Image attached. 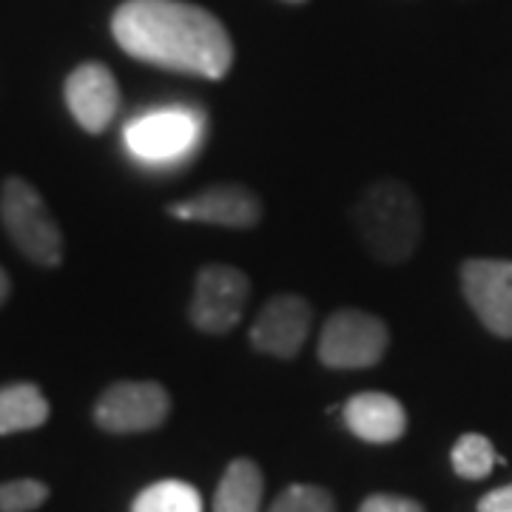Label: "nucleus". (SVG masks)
I'll return each mask as SVG.
<instances>
[{
	"label": "nucleus",
	"instance_id": "1",
	"mask_svg": "<svg viewBox=\"0 0 512 512\" xmlns=\"http://www.w3.org/2000/svg\"><path fill=\"white\" fill-rule=\"evenodd\" d=\"M111 32L120 49L171 72L220 80L234 66V43L208 9L183 0H126Z\"/></svg>",
	"mask_w": 512,
	"mask_h": 512
},
{
	"label": "nucleus",
	"instance_id": "2",
	"mask_svg": "<svg viewBox=\"0 0 512 512\" xmlns=\"http://www.w3.org/2000/svg\"><path fill=\"white\" fill-rule=\"evenodd\" d=\"M367 254L384 265H402L421 242V205L413 188L399 180H379L350 208Z\"/></svg>",
	"mask_w": 512,
	"mask_h": 512
},
{
	"label": "nucleus",
	"instance_id": "3",
	"mask_svg": "<svg viewBox=\"0 0 512 512\" xmlns=\"http://www.w3.org/2000/svg\"><path fill=\"white\" fill-rule=\"evenodd\" d=\"M0 222L23 256L35 265L57 268L63 259V234L52 211L32 183L9 177L0 188Z\"/></svg>",
	"mask_w": 512,
	"mask_h": 512
},
{
	"label": "nucleus",
	"instance_id": "4",
	"mask_svg": "<svg viewBox=\"0 0 512 512\" xmlns=\"http://www.w3.org/2000/svg\"><path fill=\"white\" fill-rule=\"evenodd\" d=\"M390 348V328L376 313L342 308L319 336V362L333 370H362L382 362Z\"/></svg>",
	"mask_w": 512,
	"mask_h": 512
},
{
	"label": "nucleus",
	"instance_id": "5",
	"mask_svg": "<svg viewBox=\"0 0 512 512\" xmlns=\"http://www.w3.org/2000/svg\"><path fill=\"white\" fill-rule=\"evenodd\" d=\"M251 299V279L242 274L234 265L222 262H208L202 265L197 282H194V296L188 316L194 328L202 333L222 336L234 330L242 319Z\"/></svg>",
	"mask_w": 512,
	"mask_h": 512
},
{
	"label": "nucleus",
	"instance_id": "6",
	"mask_svg": "<svg viewBox=\"0 0 512 512\" xmlns=\"http://www.w3.org/2000/svg\"><path fill=\"white\" fill-rule=\"evenodd\" d=\"M171 413V396L157 382H117L97 399L94 421L106 433H148Z\"/></svg>",
	"mask_w": 512,
	"mask_h": 512
},
{
	"label": "nucleus",
	"instance_id": "7",
	"mask_svg": "<svg viewBox=\"0 0 512 512\" xmlns=\"http://www.w3.org/2000/svg\"><path fill=\"white\" fill-rule=\"evenodd\" d=\"M461 291L484 328L512 339V262L467 259L461 265Z\"/></svg>",
	"mask_w": 512,
	"mask_h": 512
},
{
	"label": "nucleus",
	"instance_id": "8",
	"mask_svg": "<svg viewBox=\"0 0 512 512\" xmlns=\"http://www.w3.org/2000/svg\"><path fill=\"white\" fill-rule=\"evenodd\" d=\"M311 322L313 311L308 299L296 293H279L265 302L248 339L259 353H268L276 359H293L311 333Z\"/></svg>",
	"mask_w": 512,
	"mask_h": 512
},
{
	"label": "nucleus",
	"instance_id": "9",
	"mask_svg": "<svg viewBox=\"0 0 512 512\" xmlns=\"http://www.w3.org/2000/svg\"><path fill=\"white\" fill-rule=\"evenodd\" d=\"M174 220L220 225V228H254L262 220V200L256 191L237 183L211 185L183 202H171Z\"/></svg>",
	"mask_w": 512,
	"mask_h": 512
},
{
	"label": "nucleus",
	"instance_id": "10",
	"mask_svg": "<svg viewBox=\"0 0 512 512\" xmlns=\"http://www.w3.org/2000/svg\"><path fill=\"white\" fill-rule=\"evenodd\" d=\"M66 106L83 131H106L120 109V89L114 74L103 63L77 66L66 80Z\"/></svg>",
	"mask_w": 512,
	"mask_h": 512
},
{
	"label": "nucleus",
	"instance_id": "11",
	"mask_svg": "<svg viewBox=\"0 0 512 512\" xmlns=\"http://www.w3.org/2000/svg\"><path fill=\"white\" fill-rule=\"evenodd\" d=\"M200 131V120L183 109L151 111L140 120H131L126 128L128 148L143 160H171L180 157L185 148L194 146Z\"/></svg>",
	"mask_w": 512,
	"mask_h": 512
},
{
	"label": "nucleus",
	"instance_id": "12",
	"mask_svg": "<svg viewBox=\"0 0 512 512\" xmlns=\"http://www.w3.org/2000/svg\"><path fill=\"white\" fill-rule=\"evenodd\" d=\"M345 424L353 436L370 444L399 441L407 430V413L399 399L387 393H356L345 404Z\"/></svg>",
	"mask_w": 512,
	"mask_h": 512
},
{
	"label": "nucleus",
	"instance_id": "13",
	"mask_svg": "<svg viewBox=\"0 0 512 512\" xmlns=\"http://www.w3.org/2000/svg\"><path fill=\"white\" fill-rule=\"evenodd\" d=\"M52 407L37 384L18 382L0 387V436L37 430L49 421Z\"/></svg>",
	"mask_w": 512,
	"mask_h": 512
},
{
	"label": "nucleus",
	"instance_id": "14",
	"mask_svg": "<svg viewBox=\"0 0 512 512\" xmlns=\"http://www.w3.org/2000/svg\"><path fill=\"white\" fill-rule=\"evenodd\" d=\"M262 490H265L262 470L251 458H237L228 464L220 487H217L214 512H259Z\"/></svg>",
	"mask_w": 512,
	"mask_h": 512
},
{
	"label": "nucleus",
	"instance_id": "15",
	"mask_svg": "<svg viewBox=\"0 0 512 512\" xmlns=\"http://www.w3.org/2000/svg\"><path fill=\"white\" fill-rule=\"evenodd\" d=\"M131 512H202V498L185 481H157L134 498Z\"/></svg>",
	"mask_w": 512,
	"mask_h": 512
},
{
	"label": "nucleus",
	"instance_id": "16",
	"mask_svg": "<svg viewBox=\"0 0 512 512\" xmlns=\"http://www.w3.org/2000/svg\"><path fill=\"white\" fill-rule=\"evenodd\" d=\"M495 450L493 441L478 433H467L456 441L453 447V470L467 481H481L493 473L495 467Z\"/></svg>",
	"mask_w": 512,
	"mask_h": 512
},
{
	"label": "nucleus",
	"instance_id": "17",
	"mask_svg": "<svg viewBox=\"0 0 512 512\" xmlns=\"http://www.w3.org/2000/svg\"><path fill=\"white\" fill-rule=\"evenodd\" d=\"M268 512H336V501L325 487L313 484H291L276 495Z\"/></svg>",
	"mask_w": 512,
	"mask_h": 512
},
{
	"label": "nucleus",
	"instance_id": "18",
	"mask_svg": "<svg viewBox=\"0 0 512 512\" xmlns=\"http://www.w3.org/2000/svg\"><path fill=\"white\" fill-rule=\"evenodd\" d=\"M49 487L35 478H18L0 484V512H32L46 504Z\"/></svg>",
	"mask_w": 512,
	"mask_h": 512
},
{
	"label": "nucleus",
	"instance_id": "19",
	"mask_svg": "<svg viewBox=\"0 0 512 512\" xmlns=\"http://www.w3.org/2000/svg\"><path fill=\"white\" fill-rule=\"evenodd\" d=\"M359 512H424L419 501L413 498H404V495H387V493H376L367 495L362 501Z\"/></svg>",
	"mask_w": 512,
	"mask_h": 512
},
{
	"label": "nucleus",
	"instance_id": "20",
	"mask_svg": "<svg viewBox=\"0 0 512 512\" xmlns=\"http://www.w3.org/2000/svg\"><path fill=\"white\" fill-rule=\"evenodd\" d=\"M478 512H512V484L484 495L478 501Z\"/></svg>",
	"mask_w": 512,
	"mask_h": 512
},
{
	"label": "nucleus",
	"instance_id": "21",
	"mask_svg": "<svg viewBox=\"0 0 512 512\" xmlns=\"http://www.w3.org/2000/svg\"><path fill=\"white\" fill-rule=\"evenodd\" d=\"M6 296H9V274L0 268V305L6 302Z\"/></svg>",
	"mask_w": 512,
	"mask_h": 512
},
{
	"label": "nucleus",
	"instance_id": "22",
	"mask_svg": "<svg viewBox=\"0 0 512 512\" xmlns=\"http://www.w3.org/2000/svg\"><path fill=\"white\" fill-rule=\"evenodd\" d=\"M291 3H302V0H291Z\"/></svg>",
	"mask_w": 512,
	"mask_h": 512
}]
</instances>
